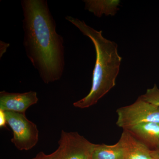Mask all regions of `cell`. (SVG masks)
I'll return each mask as SVG.
<instances>
[{
	"label": "cell",
	"instance_id": "1",
	"mask_svg": "<svg viewBox=\"0 0 159 159\" xmlns=\"http://www.w3.org/2000/svg\"><path fill=\"white\" fill-rule=\"evenodd\" d=\"M23 46L26 55L46 84L59 80L64 70L62 36L47 0H22Z\"/></svg>",
	"mask_w": 159,
	"mask_h": 159
},
{
	"label": "cell",
	"instance_id": "2",
	"mask_svg": "<svg viewBox=\"0 0 159 159\" xmlns=\"http://www.w3.org/2000/svg\"><path fill=\"white\" fill-rule=\"evenodd\" d=\"M65 18L90 39L95 46L96 60L90 91L73 104L77 108H88L96 104L116 85L122 58L118 54L117 44L103 37L102 31L95 30L76 18L67 16Z\"/></svg>",
	"mask_w": 159,
	"mask_h": 159
},
{
	"label": "cell",
	"instance_id": "3",
	"mask_svg": "<svg viewBox=\"0 0 159 159\" xmlns=\"http://www.w3.org/2000/svg\"><path fill=\"white\" fill-rule=\"evenodd\" d=\"M116 113V124L123 130L145 122L159 123V107L139 97L133 104L118 108Z\"/></svg>",
	"mask_w": 159,
	"mask_h": 159
},
{
	"label": "cell",
	"instance_id": "4",
	"mask_svg": "<svg viewBox=\"0 0 159 159\" xmlns=\"http://www.w3.org/2000/svg\"><path fill=\"white\" fill-rule=\"evenodd\" d=\"M7 124L13 133L11 142L20 151L34 147L39 141V130L34 122L29 120L25 113L5 111Z\"/></svg>",
	"mask_w": 159,
	"mask_h": 159
},
{
	"label": "cell",
	"instance_id": "5",
	"mask_svg": "<svg viewBox=\"0 0 159 159\" xmlns=\"http://www.w3.org/2000/svg\"><path fill=\"white\" fill-rule=\"evenodd\" d=\"M58 145V159H90L94 144L77 132L62 130Z\"/></svg>",
	"mask_w": 159,
	"mask_h": 159
},
{
	"label": "cell",
	"instance_id": "6",
	"mask_svg": "<svg viewBox=\"0 0 159 159\" xmlns=\"http://www.w3.org/2000/svg\"><path fill=\"white\" fill-rule=\"evenodd\" d=\"M37 94L30 91L24 93H8L5 91L0 92V110L25 113L31 106L38 102Z\"/></svg>",
	"mask_w": 159,
	"mask_h": 159
},
{
	"label": "cell",
	"instance_id": "7",
	"mask_svg": "<svg viewBox=\"0 0 159 159\" xmlns=\"http://www.w3.org/2000/svg\"><path fill=\"white\" fill-rule=\"evenodd\" d=\"M119 141L123 147L124 159H154L150 148L129 131L123 130Z\"/></svg>",
	"mask_w": 159,
	"mask_h": 159
},
{
	"label": "cell",
	"instance_id": "8",
	"mask_svg": "<svg viewBox=\"0 0 159 159\" xmlns=\"http://www.w3.org/2000/svg\"><path fill=\"white\" fill-rule=\"evenodd\" d=\"M150 148L159 146V123L145 122L127 129Z\"/></svg>",
	"mask_w": 159,
	"mask_h": 159
},
{
	"label": "cell",
	"instance_id": "9",
	"mask_svg": "<svg viewBox=\"0 0 159 159\" xmlns=\"http://www.w3.org/2000/svg\"><path fill=\"white\" fill-rule=\"evenodd\" d=\"M90 159H125L121 142L113 145L94 144Z\"/></svg>",
	"mask_w": 159,
	"mask_h": 159
},
{
	"label": "cell",
	"instance_id": "10",
	"mask_svg": "<svg viewBox=\"0 0 159 159\" xmlns=\"http://www.w3.org/2000/svg\"><path fill=\"white\" fill-rule=\"evenodd\" d=\"M139 98L159 107V89L156 84H155L152 88L148 89L146 93Z\"/></svg>",
	"mask_w": 159,
	"mask_h": 159
},
{
	"label": "cell",
	"instance_id": "11",
	"mask_svg": "<svg viewBox=\"0 0 159 159\" xmlns=\"http://www.w3.org/2000/svg\"><path fill=\"white\" fill-rule=\"evenodd\" d=\"M58 152L59 151L57 148V150L50 154H46L43 152H40L32 159H58Z\"/></svg>",
	"mask_w": 159,
	"mask_h": 159
},
{
	"label": "cell",
	"instance_id": "12",
	"mask_svg": "<svg viewBox=\"0 0 159 159\" xmlns=\"http://www.w3.org/2000/svg\"><path fill=\"white\" fill-rule=\"evenodd\" d=\"M10 46V44L4 42L3 41H0V58H2L3 54L7 51V49Z\"/></svg>",
	"mask_w": 159,
	"mask_h": 159
},
{
	"label": "cell",
	"instance_id": "13",
	"mask_svg": "<svg viewBox=\"0 0 159 159\" xmlns=\"http://www.w3.org/2000/svg\"><path fill=\"white\" fill-rule=\"evenodd\" d=\"M6 124H7V120L5 111L0 110V127L1 128L6 127Z\"/></svg>",
	"mask_w": 159,
	"mask_h": 159
},
{
	"label": "cell",
	"instance_id": "14",
	"mask_svg": "<svg viewBox=\"0 0 159 159\" xmlns=\"http://www.w3.org/2000/svg\"><path fill=\"white\" fill-rule=\"evenodd\" d=\"M151 154L154 159H159V146L151 150Z\"/></svg>",
	"mask_w": 159,
	"mask_h": 159
}]
</instances>
